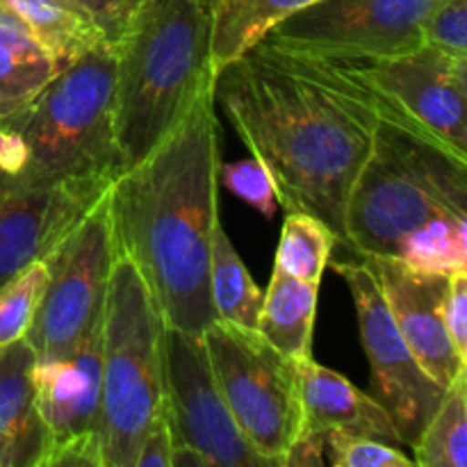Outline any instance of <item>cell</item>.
<instances>
[{
    "label": "cell",
    "mask_w": 467,
    "mask_h": 467,
    "mask_svg": "<svg viewBox=\"0 0 467 467\" xmlns=\"http://www.w3.org/2000/svg\"><path fill=\"white\" fill-rule=\"evenodd\" d=\"M410 447L418 467H467V369L445 388L441 404Z\"/></svg>",
    "instance_id": "obj_23"
},
{
    "label": "cell",
    "mask_w": 467,
    "mask_h": 467,
    "mask_svg": "<svg viewBox=\"0 0 467 467\" xmlns=\"http://www.w3.org/2000/svg\"><path fill=\"white\" fill-rule=\"evenodd\" d=\"M327 461L336 467H413L401 447L340 431L327 436Z\"/></svg>",
    "instance_id": "obj_27"
},
{
    "label": "cell",
    "mask_w": 467,
    "mask_h": 467,
    "mask_svg": "<svg viewBox=\"0 0 467 467\" xmlns=\"http://www.w3.org/2000/svg\"><path fill=\"white\" fill-rule=\"evenodd\" d=\"M340 237L322 219L306 213H287L276 246L274 269L308 283H322Z\"/></svg>",
    "instance_id": "obj_24"
},
{
    "label": "cell",
    "mask_w": 467,
    "mask_h": 467,
    "mask_svg": "<svg viewBox=\"0 0 467 467\" xmlns=\"http://www.w3.org/2000/svg\"><path fill=\"white\" fill-rule=\"evenodd\" d=\"M112 46L114 135L126 171L162 144L213 85L208 7L149 0Z\"/></svg>",
    "instance_id": "obj_3"
},
{
    "label": "cell",
    "mask_w": 467,
    "mask_h": 467,
    "mask_svg": "<svg viewBox=\"0 0 467 467\" xmlns=\"http://www.w3.org/2000/svg\"><path fill=\"white\" fill-rule=\"evenodd\" d=\"M363 260L379 278L388 308L424 372L441 388L450 386L467 369V360L459 356L442 322L450 274L422 272L397 255H368Z\"/></svg>",
    "instance_id": "obj_15"
},
{
    "label": "cell",
    "mask_w": 467,
    "mask_h": 467,
    "mask_svg": "<svg viewBox=\"0 0 467 467\" xmlns=\"http://www.w3.org/2000/svg\"><path fill=\"white\" fill-rule=\"evenodd\" d=\"M27 146L16 130L0 126V171L21 173L27 167Z\"/></svg>",
    "instance_id": "obj_34"
},
{
    "label": "cell",
    "mask_w": 467,
    "mask_h": 467,
    "mask_svg": "<svg viewBox=\"0 0 467 467\" xmlns=\"http://www.w3.org/2000/svg\"><path fill=\"white\" fill-rule=\"evenodd\" d=\"M48 265L32 263L0 285V349L23 340L44 295Z\"/></svg>",
    "instance_id": "obj_26"
},
{
    "label": "cell",
    "mask_w": 467,
    "mask_h": 467,
    "mask_svg": "<svg viewBox=\"0 0 467 467\" xmlns=\"http://www.w3.org/2000/svg\"><path fill=\"white\" fill-rule=\"evenodd\" d=\"M162 410L173 445L192 447L210 467H274L237 427L199 333L164 327Z\"/></svg>",
    "instance_id": "obj_10"
},
{
    "label": "cell",
    "mask_w": 467,
    "mask_h": 467,
    "mask_svg": "<svg viewBox=\"0 0 467 467\" xmlns=\"http://www.w3.org/2000/svg\"><path fill=\"white\" fill-rule=\"evenodd\" d=\"M219 181L237 199L258 210L263 217L272 219L276 214L278 199L272 173L267 171V167L255 155L240 160V162L219 164Z\"/></svg>",
    "instance_id": "obj_28"
},
{
    "label": "cell",
    "mask_w": 467,
    "mask_h": 467,
    "mask_svg": "<svg viewBox=\"0 0 467 467\" xmlns=\"http://www.w3.org/2000/svg\"><path fill=\"white\" fill-rule=\"evenodd\" d=\"M64 3L85 12L103 32L105 41L114 44L149 0H64Z\"/></svg>",
    "instance_id": "obj_30"
},
{
    "label": "cell",
    "mask_w": 467,
    "mask_h": 467,
    "mask_svg": "<svg viewBox=\"0 0 467 467\" xmlns=\"http://www.w3.org/2000/svg\"><path fill=\"white\" fill-rule=\"evenodd\" d=\"M424 44L467 55V0H442L422 27Z\"/></svg>",
    "instance_id": "obj_29"
},
{
    "label": "cell",
    "mask_w": 467,
    "mask_h": 467,
    "mask_svg": "<svg viewBox=\"0 0 467 467\" xmlns=\"http://www.w3.org/2000/svg\"><path fill=\"white\" fill-rule=\"evenodd\" d=\"M214 105L272 173L278 205L322 219L345 244V205L381 121L349 64L260 41L213 78Z\"/></svg>",
    "instance_id": "obj_1"
},
{
    "label": "cell",
    "mask_w": 467,
    "mask_h": 467,
    "mask_svg": "<svg viewBox=\"0 0 467 467\" xmlns=\"http://www.w3.org/2000/svg\"><path fill=\"white\" fill-rule=\"evenodd\" d=\"M222 130L213 85L176 130L108 190L114 255L130 260L164 327L203 333L217 322L210 301V240L219 217Z\"/></svg>",
    "instance_id": "obj_2"
},
{
    "label": "cell",
    "mask_w": 467,
    "mask_h": 467,
    "mask_svg": "<svg viewBox=\"0 0 467 467\" xmlns=\"http://www.w3.org/2000/svg\"><path fill=\"white\" fill-rule=\"evenodd\" d=\"M173 436L169 427L164 410L158 420L149 427L140 442V450L135 456V467H171Z\"/></svg>",
    "instance_id": "obj_32"
},
{
    "label": "cell",
    "mask_w": 467,
    "mask_h": 467,
    "mask_svg": "<svg viewBox=\"0 0 467 467\" xmlns=\"http://www.w3.org/2000/svg\"><path fill=\"white\" fill-rule=\"evenodd\" d=\"M100 319L76 354L35 363L41 424L36 467H103L100 456Z\"/></svg>",
    "instance_id": "obj_13"
},
{
    "label": "cell",
    "mask_w": 467,
    "mask_h": 467,
    "mask_svg": "<svg viewBox=\"0 0 467 467\" xmlns=\"http://www.w3.org/2000/svg\"><path fill=\"white\" fill-rule=\"evenodd\" d=\"M48 278L23 340L36 363L68 358L103 319L114 265L108 194L46 258Z\"/></svg>",
    "instance_id": "obj_8"
},
{
    "label": "cell",
    "mask_w": 467,
    "mask_h": 467,
    "mask_svg": "<svg viewBox=\"0 0 467 467\" xmlns=\"http://www.w3.org/2000/svg\"><path fill=\"white\" fill-rule=\"evenodd\" d=\"M210 301L219 322L235 324L242 328L258 327V313L263 306V292L255 285L249 267L242 263L231 237L223 231L222 219H214L210 240Z\"/></svg>",
    "instance_id": "obj_21"
},
{
    "label": "cell",
    "mask_w": 467,
    "mask_h": 467,
    "mask_svg": "<svg viewBox=\"0 0 467 467\" xmlns=\"http://www.w3.org/2000/svg\"><path fill=\"white\" fill-rule=\"evenodd\" d=\"M441 3L317 0L272 27L265 41L337 64L395 57L424 44V21Z\"/></svg>",
    "instance_id": "obj_9"
},
{
    "label": "cell",
    "mask_w": 467,
    "mask_h": 467,
    "mask_svg": "<svg viewBox=\"0 0 467 467\" xmlns=\"http://www.w3.org/2000/svg\"><path fill=\"white\" fill-rule=\"evenodd\" d=\"M442 322L459 356L467 360V269L450 274L442 299Z\"/></svg>",
    "instance_id": "obj_31"
},
{
    "label": "cell",
    "mask_w": 467,
    "mask_h": 467,
    "mask_svg": "<svg viewBox=\"0 0 467 467\" xmlns=\"http://www.w3.org/2000/svg\"><path fill=\"white\" fill-rule=\"evenodd\" d=\"M27 23L59 68L85 55L105 36L94 21L64 0H0Z\"/></svg>",
    "instance_id": "obj_22"
},
{
    "label": "cell",
    "mask_w": 467,
    "mask_h": 467,
    "mask_svg": "<svg viewBox=\"0 0 467 467\" xmlns=\"http://www.w3.org/2000/svg\"><path fill=\"white\" fill-rule=\"evenodd\" d=\"M201 337L237 427L265 459L281 467L304 427L296 360L281 354L254 328L219 319Z\"/></svg>",
    "instance_id": "obj_7"
},
{
    "label": "cell",
    "mask_w": 467,
    "mask_h": 467,
    "mask_svg": "<svg viewBox=\"0 0 467 467\" xmlns=\"http://www.w3.org/2000/svg\"><path fill=\"white\" fill-rule=\"evenodd\" d=\"M171 467H210L208 461L187 445H173Z\"/></svg>",
    "instance_id": "obj_35"
},
{
    "label": "cell",
    "mask_w": 467,
    "mask_h": 467,
    "mask_svg": "<svg viewBox=\"0 0 467 467\" xmlns=\"http://www.w3.org/2000/svg\"><path fill=\"white\" fill-rule=\"evenodd\" d=\"M296 374H299L301 409H304L301 429L324 438L333 431H340L406 447L390 413L340 372L308 358L296 363Z\"/></svg>",
    "instance_id": "obj_16"
},
{
    "label": "cell",
    "mask_w": 467,
    "mask_h": 467,
    "mask_svg": "<svg viewBox=\"0 0 467 467\" xmlns=\"http://www.w3.org/2000/svg\"><path fill=\"white\" fill-rule=\"evenodd\" d=\"M377 96L381 121L345 205V246L360 258L395 255L401 237L438 214L467 217V160Z\"/></svg>",
    "instance_id": "obj_4"
},
{
    "label": "cell",
    "mask_w": 467,
    "mask_h": 467,
    "mask_svg": "<svg viewBox=\"0 0 467 467\" xmlns=\"http://www.w3.org/2000/svg\"><path fill=\"white\" fill-rule=\"evenodd\" d=\"M35 363L26 340L0 349V467H36L41 424L35 406Z\"/></svg>",
    "instance_id": "obj_17"
},
{
    "label": "cell",
    "mask_w": 467,
    "mask_h": 467,
    "mask_svg": "<svg viewBox=\"0 0 467 467\" xmlns=\"http://www.w3.org/2000/svg\"><path fill=\"white\" fill-rule=\"evenodd\" d=\"M201 3H203V5H205V3H208V0H201Z\"/></svg>",
    "instance_id": "obj_36"
},
{
    "label": "cell",
    "mask_w": 467,
    "mask_h": 467,
    "mask_svg": "<svg viewBox=\"0 0 467 467\" xmlns=\"http://www.w3.org/2000/svg\"><path fill=\"white\" fill-rule=\"evenodd\" d=\"M347 283L358 317L360 337L372 369V397L390 413L404 445H413L438 409L445 388L438 386L401 336L372 267L360 263L331 265Z\"/></svg>",
    "instance_id": "obj_11"
},
{
    "label": "cell",
    "mask_w": 467,
    "mask_h": 467,
    "mask_svg": "<svg viewBox=\"0 0 467 467\" xmlns=\"http://www.w3.org/2000/svg\"><path fill=\"white\" fill-rule=\"evenodd\" d=\"M349 67L369 89L467 160V55L422 44L404 55Z\"/></svg>",
    "instance_id": "obj_14"
},
{
    "label": "cell",
    "mask_w": 467,
    "mask_h": 467,
    "mask_svg": "<svg viewBox=\"0 0 467 467\" xmlns=\"http://www.w3.org/2000/svg\"><path fill=\"white\" fill-rule=\"evenodd\" d=\"M395 255L422 272H463L467 269V217H431L401 237Z\"/></svg>",
    "instance_id": "obj_25"
},
{
    "label": "cell",
    "mask_w": 467,
    "mask_h": 467,
    "mask_svg": "<svg viewBox=\"0 0 467 467\" xmlns=\"http://www.w3.org/2000/svg\"><path fill=\"white\" fill-rule=\"evenodd\" d=\"M327 463V438L301 429L283 456L281 467H322Z\"/></svg>",
    "instance_id": "obj_33"
},
{
    "label": "cell",
    "mask_w": 467,
    "mask_h": 467,
    "mask_svg": "<svg viewBox=\"0 0 467 467\" xmlns=\"http://www.w3.org/2000/svg\"><path fill=\"white\" fill-rule=\"evenodd\" d=\"M164 319L130 260L114 255L100 327V456L135 467L140 442L162 415Z\"/></svg>",
    "instance_id": "obj_5"
},
{
    "label": "cell",
    "mask_w": 467,
    "mask_h": 467,
    "mask_svg": "<svg viewBox=\"0 0 467 467\" xmlns=\"http://www.w3.org/2000/svg\"><path fill=\"white\" fill-rule=\"evenodd\" d=\"M319 283L301 281L274 269L255 331L292 360L313 358V331Z\"/></svg>",
    "instance_id": "obj_20"
},
{
    "label": "cell",
    "mask_w": 467,
    "mask_h": 467,
    "mask_svg": "<svg viewBox=\"0 0 467 467\" xmlns=\"http://www.w3.org/2000/svg\"><path fill=\"white\" fill-rule=\"evenodd\" d=\"M7 126L27 146L23 176L117 178L114 135V46L103 41L64 67Z\"/></svg>",
    "instance_id": "obj_6"
},
{
    "label": "cell",
    "mask_w": 467,
    "mask_h": 467,
    "mask_svg": "<svg viewBox=\"0 0 467 467\" xmlns=\"http://www.w3.org/2000/svg\"><path fill=\"white\" fill-rule=\"evenodd\" d=\"M59 71L27 23L0 3V123L26 109Z\"/></svg>",
    "instance_id": "obj_18"
},
{
    "label": "cell",
    "mask_w": 467,
    "mask_h": 467,
    "mask_svg": "<svg viewBox=\"0 0 467 467\" xmlns=\"http://www.w3.org/2000/svg\"><path fill=\"white\" fill-rule=\"evenodd\" d=\"M317 0H208L213 78L267 36L272 27Z\"/></svg>",
    "instance_id": "obj_19"
},
{
    "label": "cell",
    "mask_w": 467,
    "mask_h": 467,
    "mask_svg": "<svg viewBox=\"0 0 467 467\" xmlns=\"http://www.w3.org/2000/svg\"><path fill=\"white\" fill-rule=\"evenodd\" d=\"M114 178H41L0 171V285L46 260L108 194Z\"/></svg>",
    "instance_id": "obj_12"
}]
</instances>
